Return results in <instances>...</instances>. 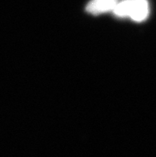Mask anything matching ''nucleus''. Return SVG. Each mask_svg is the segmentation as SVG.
<instances>
[{"instance_id":"nucleus-1","label":"nucleus","mask_w":156,"mask_h":157,"mask_svg":"<svg viewBox=\"0 0 156 157\" xmlns=\"http://www.w3.org/2000/svg\"><path fill=\"white\" fill-rule=\"evenodd\" d=\"M150 6L147 0H130L128 17L135 22H143L147 18Z\"/></svg>"},{"instance_id":"nucleus-2","label":"nucleus","mask_w":156,"mask_h":157,"mask_svg":"<svg viewBox=\"0 0 156 157\" xmlns=\"http://www.w3.org/2000/svg\"><path fill=\"white\" fill-rule=\"evenodd\" d=\"M118 2V0H91L86 6V10L91 14H99L112 10Z\"/></svg>"}]
</instances>
